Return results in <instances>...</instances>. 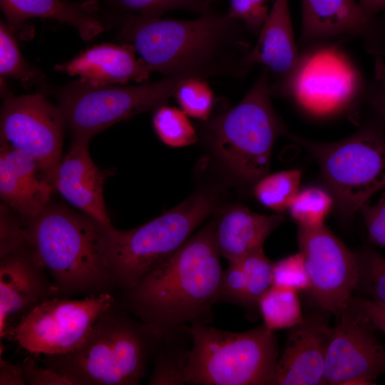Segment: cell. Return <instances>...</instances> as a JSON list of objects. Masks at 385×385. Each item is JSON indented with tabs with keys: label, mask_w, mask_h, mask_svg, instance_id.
Listing matches in <instances>:
<instances>
[{
	"label": "cell",
	"mask_w": 385,
	"mask_h": 385,
	"mask_svg": "<svg viewBox=\"0 0 385 385\" xmlns=\"http://www.w3.org/2000/svg\"><path fill=\"white\" fill-rule=\"evenodd\" d=\"M253 36L240 21L209 10L193 20L128 19L122 36L151 72L165 77H244Z\"/></svg>",
	"instance_id": "6da1fadb"
},
{
	"label": "cell",
	"mask_w": 385,
	"mask_h": 385,
	"mask_svg": "<svg viewBox=\"0 0 385 385\" xmlns=\"http://www.w3.org/2000/svg\"><path fill=\"white\" fill-rule=\"evenodd\" d=\"M220 257L212 221L125 290L129 309L161 338L193 323L208 324L220 299Z\"/></svg>",
	"instance_id": "7a4b0ae2"
},
{
	"label": "cell",
	"mask_w": 385,
	"mask_h": 385,
	"mask_svg": "<svg viewBox=\"0 0 385 385\" xmlns=\"http://www.w3.org/2000/svg\"><path fill=\"white\" fill-rule=\"evenodd\" d=\"M183 330L191 339L190 349L175 362L159 356L149 384H274L277 341L264 324L242 332L200 322Z\"/></svg>",
	"instance_id": "3957f363"
},
{
	"label": "cell",
	"mask_w": 385,
	"mask_h": 385,
	"mask_svg": "<svg viewBox=\"0 0 385 385\" xmlns=\"http://www.w3.org/2000/svg\"><path fill=\"white\" fill-rule=\"evenodd\" d=\"M107 230L90 216L59 204L23 220L26 244L64 294L110 293L115 285L105 255Z\"/></svg>",
	"instance_id": "277c9868"
},
{
	"label": "cell",
	"mask_w": 385,
	"mask_h": 385,
	"mask_svg": "<svg viewBox=\"0 0 385 385\" xmlns=\"http://www.w3.org/2000/svg\"><path fill=\"white\" fill-rule=\"evenodd\" d=\"M161 339L114 303L78 348L63 355L47 356L46 366L73 385H137Z\"/></svg>",
	"instance_id": "5b68a950"
},
{
	"label": "cell",
	"mask_w": 385,
	"mask_h": 385,
	"mask_svg": "<svg viewBox=\"0 0 385 385\" xmlns=\"http://www.w3.org/2000/svg\"><path fill=\"white\" fill-rule=\"evenodd\" d=\"M215 197L197 192L174 208L137 227L106 230L104 250L115 285L125 290L168 258L212 213Z\"/></svg>",
	"instance_id": "8992f818"
},
{
	"label": "cell",
	"mask_w": 385,
	"mask_h": 385,
	"mask_svg": "<svg viewBox=\"0 0 385 385\" xmlns=\"http://www.w3.org/2000/svg\"><path fill=\"white\" fill-rule=\"evenodd\" d=\"M270 94L269 71L264 68L235 107L205 126L221 160L247 183L255 184L267 174L276 139L289 134L272 106Z\"/></svg>",
	"instance_id": "52a82bcc"
},
{
	"label": "cell",
	"mask_w": 385,
	"mask_h": 385,
	"mask_svg": "<svg viewBox=\"0 0 385 385\" xmlns=\"http://www.w3.org/2000/svg\"><path fill=\"white\" fill-rule=\"evenodd\" d=\"M317 160L337 212L351 219L376 192L385 189V140L381 132L365 128L333 143H318L288 134Z\"/></svg>",
	"instance_id": "ba28073f"
},
{
	"label": "cell",
	"mask_w": 385,
	"mask_h": 385,
	"mask_svg": "<svg viewBox=\"0 0 385 385\" xmlns=\"http://www.w3.org/2000/svg\"><path fill=\"white\" fill-rule=\"evenodd\" d=\"M183 79L165 77L132 86H93L77 81L57 93L72 142L90 141L109 126L165 105Z\"/></svg>",
	"instance_id": "9c48e42d"
},
{
	"label": "cell",
	"mask_w": 385,
	"mask_h": 385,
	"mask_svg": "<svg viewBox=\"0 0 385 385\" xmlns=\"http://www.w3.org/2000/svg\"><path fill=\"white\" fill-rule=\"evenodd\" d=\"M114 303L111 293L81 299L51 297L35 306L5 337L32 354L63 355L83 343L98 317Z\"/></svg>",
	"instance_id": "30bf717a"
},
{
	"label": "cell",
	"mask_w": 385,
	"mask_h": 385,
	"mask_svg": "<svg viewBox=\"0 0 385 385\" xmlns=\"http://www.w3.org/2000/svg\"><path fill=\"white\" fill-rule=\"evenodd\" d=\"M66 125L59 107L43 94H6L1 110V143L34 159L53 184Z\"/></svg>",
	"instance_id": "8fae6325"
},
{
	"label": "cell",
	"mask_w": 385,
	"mask_h": 385,
	"mask_svg": "<svg viewBox=\"0 0 385 385\" xmlns=\"http://www.w3.org/2000/svg\"><path fill=\"white\" fill-rule=\"evenodd\" d=\"M297 241L309 281L308 291L322 310L336 316L357 287L358 255L324 225L298 227Z\"/></svg>",
	"instance_id": "7c38bea8"
},
{
	"label": "cell",
	"mask_w": 385,
	"mask_h": 385,
	"mask_svg": "<svg viewBox=\"0 0 385 385\" xmlns=\"http://www.w3.org/2000/svg\"><path fill=\"white\" fill-rule=\"evenodd\" d=\"M322 384H372L385 373V347L349 300L336 315Z\"/></svg>",
	"instance_id": "4fadbf2b"
},
{
	"label": "cell",
	"mask_w": 385,
	"mask_h": 385,
	"mask_svg": "<svg viewBox=\"0 0 385 385\" xmlns=\"http://www.w3.org/2000/svg\"><path fill=\"white\" fill-rule=\"evenodd\" d=\"M360 87L357 71L336 48L329 47L299 58L280 91L307 109L322 113L347 103Z\"/></svg>",
	"instance_id": "5bb4252c"
},
{
	"label": "cell",
	"mask_w": 385,
	"mask_h": 385,
	"mask_svg": "<svg viewBox=\"0 0 385 385\" xmlns=\"http://www.w3.org/2000/svg\"><path fill=\"white\" fill-rule=\"evenodd\" d=\"M26 245L1 259L0 339L35 306L59 294Z\"/></svg>",
	"instance_id": "9a60e30c"
},
{
	"label": "cell",
	"mask_w": 385,
	"mask_h": 385,
	"mask_svg": "<svg viewBox=\"0 0 385 385\" xmlns=\"http://www.w3.org/2000/svg\"><path fill=\"white\" fill-rule=\"evenodd\" d=\"M305 41L342 36L360 38L376 56L385 54V19L366 14L355 0H302Z\"/></svg>",
	"instance_id": "2e32d148"
},
{
	"label": "cell",
	"mask_w": 385,
	"mask_h": 385,
	"mask_svg": "<svg viewBox=\"0 0 385 385\" xmlns=\"http://www.w3.org/2000/svg\"><path fill=\"white\" fill-rule=\"evenodd\" d=\"M332 328L320 312L291 328L276 364L274 384H322Z\"/></svg>",
	"instance_id": "e0dca14e"
},
{
	"label": "cell",
	"mask_w": 385,
	"mask_h": 385,
	"mask_svg": "<svg viewBox=\"0 0 385 385\" xmlns=\"http://www.w3.org/2000/svg\"><path fill=\"white\" fill-rule=\"evenodd\" d=\"M88 143L72 142L70 150L56 168L53 185L70 204L107 229H111L114 227L103 200L106 175L93 163Z\"/></svg>",
	"instance_id": "ac0fdd59"
},
{
	"label": "cell",
	"mask_w": 385,
	"mask_h": 385,
	"mask_svg": "<svg viewBox=\"0 0 385 385\" xmlns=\"http://www.w3.org/2000/svg\"><path fill=\"white\" fill-rule=\"evenodd\" d=\"M54 190L34 159L1 143L0 197L15 214L24 220L38 216Z\"/></svg>",
	"instance_id": "d6986e66"
},
{
	"label": "cell",
	"mask_w": 385,
	"mask_h": 385,
	"mask_svg": "<svg viewBox=\"0 0 385 385\" xmlns=\"http://www.w3.org/2000/svg\"><path fill=\"white\" fill-rule=\"evenodd\" d=\"M130 43L117 45L104 43L88 48L72 60L56 65V71L78 76L79 81L93 86L143 82L151 72L142 58L135 56Z\"/></svg>",
	"instance_id": "ffe728a7"
},
{
	"label": "cell",
	"mask_w": 385,
	"mask_h": 385,
	"mask_svg": "<svg viewBox=\"0 0 385 385\" xmlns=\"http://www.w3.org/2000/svg\"><path fill=\"white\" fill-rule=\"evenodd\" d=\"M295 45L288 0H274L255 46L247 56L252 67L262 64L277 81L281 90L299 60Z\"/></svg>",
	"instance_id": "44dd1931"
},
{
	"label": "cell",
	"mask_w": 385,
	"mask_h": 385,
	"mask_svg": "<svg viewBox=\"0 0 385 385\" xmlns=\"http://www.w3.org/2000/svg\"><path fill=\"white\" fill-rule=\"evenodd\" d=\"M284 220L282 215L258 214L242 205L230 207L213 221L220 256L230 262L262 248L267 237Z\"/></svg>",
	"instance_id": "7402d4cb"
},
{
	"label": "cell",
	"mask_w": 385,
	"mask_h": 385,
	"mask_svg": "<svg viewBox=\"0 0 385 385\" xmlns=\"http://www.w3.org/2000/svg\"><path fill=\"white\" fill-rule=\"evenodd\" d=\"M1 7L14 29L29 18H49L73 26L84 40L103 32V26L96 16V0L68 4L63 0H0Z\"/></svg>",
	"instance_id": "603a6c76"
},
{
	"label": "cell",
	"mask_w": 385,
	"mask_h": 385,
	"mask_svg": "<svg viewBox=\"0 0 385 385\" xmlns=\"http://www.w3.org/2000/svg\"><path fill=\"white\" fill-rule=\"evenodd\" d=\"M273 284V262L263 248L229 262L223 271L220 299L243 306H257Z\"/></svg>",
	"instance_id": "cb8c5ba5"
},
{
	"label": "cell",
	"mask_w": 385,
	"mask_h": 385,
	"mask_svg": "<svg viewBox=\"0 0 385 385\" xmlns=\"http://www.w3.org/2000/svg\"><path fill=\"white\" fill-rule=\"evenodd\" d=\"M257 307L264 324L271 330L292 328L304 320L297 292L272 286Z\"/></svg>",
	"instance_id": "d4e9b609"
},
{
	"label": "cell",
	"mask_w": 385,
	"mask_h": 385,
	"mask_svg": "<svg viewBox=\"0 0 385 385\" xmlns=\"http://www.w3.org/2000/svg\"><path fill=\"white\" fill-rule=\"evenodd\" d=\"M302 172L297 169L284 170L266 174L253 188L255 198L264 206L277 212L287 210L300 190Z\"/></svg>",
	"instance_id": "484cf974"
},
{
	"label": "cell",
	"mask_w": 385,
	"mask_h": 385,
	"mask_svg": "<svg viewBox=\"0 0 385 385\" xmlns=\"http://www.w3.org/2000/svg\"><path fill=\"white\" fill-rule=\"evenodd\" d=\"M334 204L327 189L310 186L298 191L287 211L298 227H317L324 225Z\"/></svg>",
	"instance_id": "4316f807"
},
{
	"label": "cell",
	"mask_w": 385,
	"mask_h": 385,
	"mask_svg": "<svg viewBox=\"0 0 385 385\" xmlns=\"http://www.w3.org/2000/svg\"><path fill=\"white\" fill-rule=\"evenodd\" d=\"M153 123L160 139L168 146L185 147L197 141L195 129L183 110L162 105L156 108Z\"/></svg>",
	"instance_id": "83f0119b"
},
{
	"label": "cell",
	"mask_w": 385,
	"mask_h": 385,
	"mask_svg": "<svg viewBox=\"0 0 385 385\" xmlns=\"http://www.w3.org/2000/svg\"><path fill=\"white\" fill-rule=\"evenodd\" d=\"M1 77L19 79L25 86L43 82V75L28 64L21 55L11 29L4 22L0 25Z\"/></svg>",
	"instance_id": "f1b7e54d"
},
{
	"label": "cell",
	"mask_w": 385,
	"mask_h": 385,
	"mask_svg": "<svg viewBox=\"0 0 385 385\" xmlns=\"http://www.w3.org/2000/svg\"><path fill=\"white\" fill-rule=\"evenodd\" d=\"M130 13L133 18H160L173 10H188L200 14L209 10L207 0H105Z\"/></svg>",
	"instance_id": "f546056e"
},
{
	"label": "cell",
	"mask_w": 385,
	"mask_h": 385,
	"mask_svg": "<svg viewBox=\"0 0 385 385\" xmlns=\"http://www.w3.org/2000/svg\"><path fill=\"white\" fill-rule=\"evenodd\" d=\"M174 96L188 115L203 121L209 119L214 96L205 80L195 78L183 79Z\"/></svg>",
	"instance_id": "4dcf8cb0"
},
{
	"label": "cell",
	"mask_w": 385,
	"mask_h": 385,
	"mask_svg": "<svg viewBox=\"0 0 385 385\" xmlns=\"http://www.w3.org/2000/svg\"><path fill=\"white\" fill-rule=\"evenodd\" d=\"M359 260L357 287L370 296V299L385 306V258L373 250H365Z\"/></svg>",
	"instance_id": "1f68e13d"
},
{
	"label": "cell",
	"mask_w": 385,
	"mask_h": 385,
	"mask_svg": "<svg viewBox=\"0 0 385 385\" xmlns=\"http://www.w3.org/2000/svg\"><path fill=\"white\" fill-rule=\"evenodd\" d=\"M273 286L294 291H308L309 281L300 252L273 263Z\"/></svg>",
	"instance_id": "d6a6232c"
},
{
	"label": "cell",
	"mask_w": 385,
	"mask_h": 385,
	"mask_svg": "<svg viewBox=\"0 0 385 385\" xmlns=\"http://www.w3.org/2000/svg\"><path fill=\"white\" fill-rule=\"evenodd\" d=\"M268 3L269 0H230L227 15L242 21L253 36H257L269 14Z\"/></svg>",
	"instance_id": "836d02e7"
},
{
	"label": "cell",
	"mask_w": 385,
	"mask_h": 385,
	"mask_svg": "<svg viewBox=\"0 0 385 385\" xmlns=\"http://www.w3.org/2000/svg\"><path fill=\"white\" fill-rule=\"evenodd\" d=\"M5 204L1 205L0 257L1 259L17 251L26 245L22 222L16 219Z\"/></svg>",
	"instance_id": "e575fe53"
},
{
	"label": "cell",
	"mask_w": 385,
	"mask_h": 385,
	"mask_svg": "<svg viewBox=\"0 0 385 385\" xmlns=\"http://www.w3.org/2000/svg\"><path fill=\"white\" fill-rule=\"evenodd\" d=\"M359 212L363 217L369 240L377 246L385 247V194L376 203L365 204Z\"/></svg>",
	"instance_id": "d590c367"
},
{
	"label": "cell",
	"mask_w": 385,
	"mask_h": 385,
	"mask_svg": "<svg viewBox=\"0 0 385 385\" xmlns=\"http://www.w3.org/2000/svg\"><path fill=\"white\" fill-rule=\"evenodd\" d=\"M22 364L26 384L73 385L72 382L63 375L46 366H38L30 356L26 357Z\"/></svg>",
	"instance_id": "8d00e7d4"
},
{
	"label": "cell",
	"mask_w": 385,
	"mask_h": 385,
	"mask_svg": "<svg viewBox=\"0 0 385 385\" xmlns=\"http://www.w3.org/2000/svg\"><path fill=\"white\" fill-rule=\"evenodd\" d=\"M349 302L375 329L385 334V306L370 299L352 296Z\"/></svg>",
	"instance_id": "74e56055"
},
{
	"label": "cell",
	"mask_w": 385,
	"mask_h": 385,
	"mask_svg": "<svg viewBox=\"0 0 385 385\" xmlns=\"http://www.w3.org/2000/svg\"><path fill=\"white\" fill-rule=\"evenodd\" d=\"M22 362L13 364L0 359V385H25Z\"/></svg>",
	"instance_id": "f35d334b"
},
{
	"label": "cell",
	"mask_w": 385,
	"mask_h": 385,
	"mask_svg": "<svg viewBox=\"0 0 385 385\" xmlns=\"http://www.w3.org/2000/svg\"><path fill=\"white\" fill-rule=\"evenodd\" d=\"M369 101L382 120L385 123V89H374L370 94Z\"/></svg>",
	"instance_id": "ab89813d"
},
{
	"label": "cell",
	"mask_w": 385,
	"mask_h": 385,
	"mask_svg": "<svg viewBox=\"0 0 385 385\" xmlns=\"http://www.w3.org/2000/svg\"><path fill=\"white\" fill-rule=\"evenodd\" d=\"M359 3L363 10L371 16H376L385 10V0H360Z\"/></svg>",
	"instance_id": "60d3db41"
},
{
	"label": "cell",
	"mask_w": 385,
	"mask_h": 385,
	"mask_svg": "<svg viewBox=\"0 0 385 385\" xmlns=\"http://www.w3.org/2000/svg\"><path fill=\"white\" fill-rule=\"evenodd\" d=\"M63 1H65V0H63Z\"/></svg>",
	"instance_id": "b9f144b4"
}]
</instances>
